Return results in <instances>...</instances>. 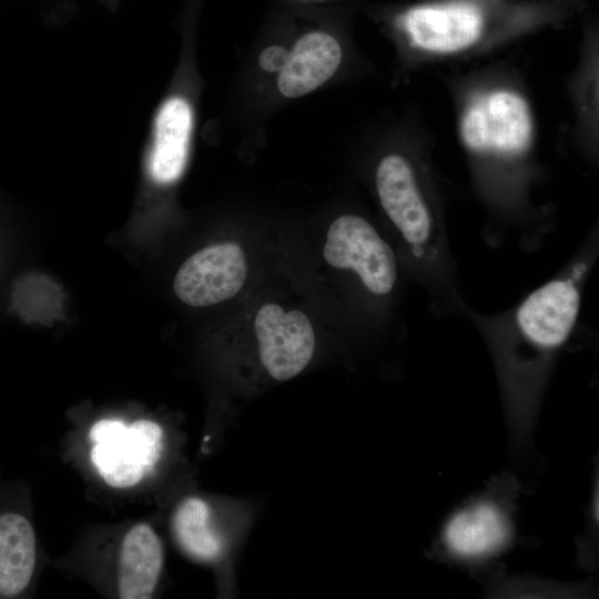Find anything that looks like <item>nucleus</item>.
Masks as SVG:
<instances>
[{
  "mask_svg": "<svg viewBox=\"0 0 599 599\" xmlns=\"http://www.w3.org/2000/svg\"><path fill=\"white\" fill-rule=\"evenodd\" d=\"M90 438L94 444L92 463L103 480L114 488L140 483L154 469L163 447V429L146 419L130 425L102 419L91 427Z\"/></svg>",
  "mask_w": 599,
  "mask_h": 599,
  "instance_id": "f257e3e1",
  "label": "nucleus"
},
{
  "mask_svg": "<svg viewBox=\"0 0 599 599\" xmlns=\"http://www.w3.org/2000/svg\"><path fill=\"white\" fill-rule=\"evenodd\" d=\"M463 143L473 152L517 155L528 149L532 120L527 102L508 90L478 95L460 120Z\"/></svg>",
  "mask_w": 599,
  "mask_h": 599,
  "instance_id": "f03ea898",
  "label": "nucleus"
},
{
  "mask_svg": "<svg viewBox=\"0 0 599 599\" xmlns=\"http://www.w3.org/2000/svg\"><path fill=\"white\" fill-rule=\"evenodd\" d=\"M326 262L336 268H351L375 294L392 291L397 263L392 247L363 217L343 215L329 226L324 246Z\"/></svg>",
  "mask_w": 599,
  "mask_h": 599,
  "instance_id": "7ed1b4c3",
  "label": "nucleus"
},
{
  "mask_svg": "<svg viewBox=\"0 0 599 599\" xmlns=\"http://www.w3.org/2000/svg\"><path fill=\"white\" fill-rule=\"evenodd\" d=\"M246 275L243 250L236 243L226 242L191 255L179 268L173 288L183 303L204 307L237 294Z\"/></svg>",
  "mask_w": 599,
  "mask_h": 599,
  "instance_id": "20e7f679",
  "label": "nucleus"
},
{
  "mask_svg": "<svg viewBox=\"0 0 599 599\" xmlns=\"http://www.w3.org/2000/svg\"><path fill=\"white\" fill-rule=\"evenodd\" d=\"M254 329L261 362L276 380L295 377L309 363L315 334L304 313L285 312L280 305L266 304L255 316Z\"/></svg>",
  "mask_w": 599,
  "mask_h": 599,
  "instance_id": "39448f33",
  "label": "nucleus"
},
{
  "mask_svg": "<svg viewBox=\"0 0 599 599\" xmlns=\"http://www.w3.org/2000/svg\"><path fill=\"white\" fill-rule=\"evenodd\" d=\"M483 23L479 8L468 2L418 6L402 17V26L412 42L437 53L471 45L480 37Z\"/></svg>",
  "mask_w": 599,
  "mask_h": 599,
  "instance_id": "423d86ee",
  "label": "nucleus"
},
{
  "mask_svg": "<svg viewBox=\"0 0 599 599\" xmlns=\"http://www.w3.org/2000/svg\"><path fill=\"white\" fill-rule=\"evenodd\" d=\"M579 294L569 281H552L532 292L517 311L524 336L535 346L552 349L566 342L577 321Z\"/></svg>",
  "mask_w": 599,
  "mask_h": 599,
  "instance_id": "0eeeda50",
  "label": "nucleus"
},
{
  "mask_svg": "<svg viewBox=\"0 0 599 599\" xmlns=\"http://www.w3.org/2000/svg\"><path fill=\"white\" fill-rule=\"evenodd\" d=\"M512 527L497 504L481 500L454 514L444 527L445 549L456 559H487L504 550Z\"/></svg>",
  "mask_w": 599,
  "mask_h": 599,
  "instance_id": "6e6552de",
  "label": "nucleus"
},
{
  "mask_svg": "<svg viewBox=\"0 0 599 599\" xmlns=\"http://www.w3.org/2000/svg\"><path fill=\"white\" fill-rule=\"evenodd\" d=\"M376 186L384 211L404 238L413 245L425 243L430 217L409 163L400 155L385 156L376 171Z\"/></svg>",
  "mask_w": 599,
  "mask_h": 599,
  "instance_id": "1a4fd4ad",
  "label": "nucleus"
},
{
  "mask_svg": "<svg viewBox=\"0 0 599 599\" xmlns=\"http://www.w3.org/2000/svg\"><path fill=\"white\" fill-rule=\"evenodd\" d=\"M342 50L337 40L324 32H311L301 37L280 71L277 87L287 98L305 95L337 70Z\"/></svg>",
  "mask_w": 599,
  "mask_h": 599,
  "instance_id": "9d476101",
  "label": "nucleus"
},
{
  "mask_svg": "<svg viewBox=\"0 0 599 599\" xmlns=\"http://www.w3.org/2000/svg\"><path fill=\"white\" fill-rule=\"evenodd\" d=\"M164 555L162 542L148 524L133 526L123 537L119 561V596L150 598L158 585Z\"/></svg>",
  "mask_w": 599,
  "mask_h": 599,
  "instance_id": "9b49d317",
  "label": "nucleus"
},
{
  "mask_svg": "<svg viewBox=\"0 0 599 599\" xmlns=\"http://www.w3.org/2000/svg\"><path fill=\"white\" fill-rule=\"evenodd\" d=\"M192 129V111L182 98L163 103L155 121L150 171L159 183H171L183 172Z\"/></svg>",
  "mask_w": 599,
  "mask_h": 599,
  "instance_id": "f8f14e48",
  "label": "nucleus"
},
{
  "mask_svg": "<svg viewBox=\"0 0 599 599\" xmlns=\"http://www.w3.org/2000/svg\"><path fill=\"white\" fill-rule=\"evenodd\" d=\"M37 560L35 536L22 515L0 516V595L12 597L30 582Z\"/></svg>",
  "mask_w": 599,
  "mask_h": 599,
  "instance_id": "ddd939ff",
  "label": "nucleus"
},
{
  "mask_svg": "<svg viewBox=\"0 0 599 599\" xmlns=\"http://www.w3.org/2000/svg\"><path fill=\"white\" fill-rule=\"evenodd\" d=\"M174 535L192 558L201 561L216 559L222 551V541L210 526V508L197 497L183 500L173 517Z\"/></svg>",
  "mask_w": 599,
  "mask_h": 599,
  "instance_id": "4468645a",
  "label": "nucleus"
},
{
  "mask_svg": "<svg viewBox=\"0 0 599 599\" xmlns=\"http://www.w3.org/2000/svg\"><path fill=\"white\" fill-rule=\"evenodd\" d=\"M288 54L290 52L282 47H268L260 54V65L270 72L281 71L287 61Z\"/></svg>",
  "mask_w": 599,
  "mask_h": 599,
  "instance_id": "2eb2a0df",
  "label": "nucleus"
}]
</instances>
